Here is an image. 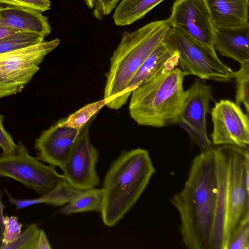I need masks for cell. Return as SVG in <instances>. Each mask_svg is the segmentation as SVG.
Here are the masks:
<instances>
[{"instance_id":"obj_7","label":"cell","mask_w":249,"mask_h":249,"mask_svg":"<svg viewBox=\"0 0 249 249\" xmlns=\"http://www.w3.org/2000/svg\"><path fill=\"white\" fill-rule=\"evenodd\" d=\"M59 43L56 38L0 54V98L20 91L39 70L45 56Z\"/></svg>"},{"instance_id":"obj_32","label":"cell","mask_w":249,"mask_h":249,"mask_svg":"<svg viewBox=\"0 0 249 249\" xmlns=\"http://www.w3.org/2000/svg\"><path fill=\"white\" fill-rule=\"evenodd\" d=\"M3 209L4 205L1 201L0 193V249L2 245V238L4 231L3 218L4 216L3 214Z\"/></svg>"},{"instance_id":"obj_3","label":"cell","mask_w":249,"mask_h":249,"mask_svg":"<svg viewBox=\"0 0 249 249\" xmlns=\"http://www.w3.org/2000/svg\"><path fill=\"white\" fill-rule=\"evenodd\" d=\"M148 151L137 148L123 151L110 164L102 188L103 224L116 225L142 195L155 173Z\"/></svg>"},{"instance_id":"obj_11","label":"cell","mask_w":249,"mask_h":249,"mask_svg":"<svg viewBox=\"0 0 249 249\" xmlns=\"http://www.w3.org/2000/svg\"><path fill=\"white\" fill-rule=\"evenodd\" d=\"M213 145H231L249 148V114L240 106L227 99L216 102L211 110Z\"/></svg>"},{"instance_id":"obj_4","label":"cell","mask_w":249,"mask_h":249,"mask_svg":"<svg viewBox=\"0 0 249 249\" xmlns=\"http://www.w3.org/2000/svg\"><path fill=\"white\" fill-rule=\"evenodd\" d=\"M168 19L152 21L132 32H124L110 59L104 98L112 109L123 107L128 98L126 89L148 56L164 40L170 29Z\"/></svg>"},{"instance_id":"obj_5","label":"cell","mask_w":249,"mask_h":249,"mask_svg":"<svg viewBox=\"0 0 249 249\" xmlns=\"http://www.w3.org/2000/svg\"><path fill=\"white\" fill-rule=\"evenodd\" d=\"M185 76L177 67L165 70L135 89L129 105L131 118L139 125L154 127L176 124L187 95Z\"/></svg>"},{"instance_id":"obj_16","label":"cell","mask_w":249,"mask_h":249,"mask_svg":"<svg viewBox=\"0 0 249 249\" xmlns=\"http://www.w3.org/2000/svg\"><path fill=\"white\" fill-rule=\"evenodd\" d=\"M213 48L240 64L249 62V23L232 27H214Z\"/></svg>"},{"instance_id":"obj_2","label":"cell","mask_w":249,"mask_h":249,"mask_svg":"<svg viewBox=\"0 0 249 249\" xmlns=\"http://www.w3.org/2000/svg\"><path fill=\"white\" fill-rule=\"evenodd\" d=\"M218 201L213 249H226L236 229L249 218V148L214 147Z\"/></svg>"},{"instance_id":"obj_22","label":"cell","mask_w":249,"mask_h":249,"mask_svg":"<svg viewBox=\"0 0 249 249\" xmlns=\"http://www.w3.org/2000/svg\"><path fill=\"white\" fill-rule=\"evenodd\" d=\"M80 191L63 178L52 190L39 198L41 203L60 206L71 202Z\"/></svg>"},{"instance_id":"obj_8","label":"cell","mask_w":249,"mask_h":249,"mask_svg":"<svg viewBox=\"0 0 249 249\" xmlns=\"http://www.w3.org/2000/svg\"><path fill=\"white\" fill-rule=\"evenodd\" d=\"M55 167L31 156L21 142H18L13 152L0 155V177L18 180L42 196L64 178Z\"/></svg>"},{"instance_id":"obj_15","label":"cell","mask_w":249,"mask_h":249,"mask_svg":"<svg viewBox=\"0 0 249 249\" xmlns=\"http://www.w3.org/2000/svg\"><path fill=\"white\" fill-rule=\"evenodd\" d=\"M43 13L32 8L0 5V27L36 33L45 38L52 29Z\"/></svg>"},{"instance_id":"obj_25","label":"cell","mask_w":249,"mask_h":249,"mask_svg":"<svg viewBox=\"0 0 249 249\" xmlns=\"http://www.w3.org/2000/svg\"><path fill=\"white\" fill-rule=\"evenodd\" d=\"M40 230L36 224H31L13 242L1 249H32Z\"/></svg>"},{"instance_id":"obj_10","label":"cell","mask_w":249,"mask_h":249,"mask_svg":"<svg viewBox=\"0 0 249 249\" xmlns=\"http://www.w3.org/2000/svg\"><path fill=\"white\" fill-rule=\"evenodd\" d=\"M187 95L178 122L189 134L201 152L213 148L207 131L206 115L212 98L211 86L196 81L186 90Z\"/></svg>"},{"instance_id":"obj_24","label":"cell","mask_w":249,"mask_h":249,"mask_svg":"<svg viewBox=\"0 0 249 249\" xmlns=\"http://www.w3.org/2000/svg\"><path fill=\"white\" fill-rule=\"evenodd\" d=\"M249 249V218L243 221L231 236L226 249Z\"/></svg>"},{"instance_id":"obj_12","label":"cell","mask_w":249,"mask_h":249,"mask_svg":"<svg viewBox=\"0 0 249 249\" xmlns=\"http://www.w3.org/2000/svg\"><path fill=\"white\" fill-rule=\"evenodd\" d=\"M167 19L171 27L214 50V28L203 0H175Z\"/></svg>"},{"instance_id":"obj_9","label":"cell","mask_w":249,"mask_h":249,"mask_svg":"<svg viewBox=\"0 0 249 249\" xmlns=\"http://www.w3.org/2000/svg\"><path fill=\"white\" fill-rule=\"evenodd\" d=\"M99 152L91 143L86 124L81 130L61 170L63 178L75 189L83 191L98 186L96 165Z\"/></svg>"},{"instance_id":"obj_26","label":"cell","mask_w":249,"mask_h":249,"mask_svg":"<svg viewBox=\"0 0 249 249\" xmlns=\"http://www.w3.org/2000/svg\"><path fill=\"white\" fill-rule=\"evenodd\" d=\"M120 0H84L88 7L92 10L93 17L99 20L109 14L115 8Z\"/></svg>"},{"instance_id":"obj_21","label":"cell","mask_w":249,"mask_h":249,"mask_svg":"<svg viewBox=\"0 0 249 249\" xmlns=\"http://www.w3.org/2000/svg\"><path fill=\"white\" fill-rule=\"evenodd\" d=\"M44 37L33 33L20 32L0 39V54L38 44Z\"/></svg>"},{"instance_id":"obj_1","label":"cell","mask_w":249,"mask_h":249,"mask_svg":"<svg viewBox=\"0 0 249 249\" xmlns=\"http://www.w3.org/2000/svg\"><path fill=\"white\" fill-rule=\"evenodd\" d=\"M217 201L214 147L195 157L183 189L170 199L180 217L179 231L186 248L213 249Z\"/></svg>"},{"instance_id":"obj_20","label":"cell","mask_w":249,"mask_h":249,"mask_svg":"<svg viewBox=\"0 0 249 249\" xmlns=\"http://www.w3.org/2000/svg\"><path fill=\"white\" fill-rule=\"evenodd\" d=\"M105 106H106V102L104 99L88 104L67 118L61 119L58 122L62 126L81 130L89 121Z\"/></svg>"},{"instance_id":"obj_28","label":"cell","mask_w":249,"mask_h":249,"mask_svg":"<svg viewBox=\"0 0 249 249\" xmlns=\"http://www.w3.org/2000/svg\"><path fill=\"white\" fill-rule=\"evenodd\" d=\"M0 4L32 8L42 12L51 8L49 0H0Z\"/></svg>"},{"instance_id":"obj_23","label":"cell","mask_w":249,"mask_h":249,"mask_svg":"<svg viewBox=\"0 0 249 249\" xmlns=\"http://www.w3.org/2000/svg\"><path fill=\"white\" fill-rule=\"evenodd\" d=\"M239 70L233 72L236 85L235 103L242 104L247 114L249 111V62L241 64Z\"/></svg>"},{"instance_id":"obj_17","label":"cell","mask_w":249,"mask_h":249,"mask_svg":"<svg viewBox=\"0 0 249 249\" xmlns=\"http://www.w3.org/2000/svg\"><path fill=\"white\" fill-rule=\"evenodd\" d=\"M214 27H232L249 23V0H203Z\"/></svg>"},{"instance_id":"obj_18","label":"cell","mask_w":249,"mask_h":249,"mask_svg":"<svg viewBox=\"0 0 249 249\" xmlns=\"http://www.w3.org/2000/svg\"><path fill=\"white\" fill-rule=\"evenodd\" d=\"M164 0H122L115 8L112 18L118 26L132 24L143 18Z\"/></svg>"},{"instance_id":"obj_13","label":"cell","mask_w":249,"mask_h":249,"mask_svg":"<svg viewBox=\"0 0 249 249\" xmlns=\"http://www.w3.org/2000/svg\"><path fill=\"white\" fill-rule=\"evenodd\" d=\"M81 130L62 126L57 121L36 139L35 147L37 152V157L41 161L61 169Z\"/></svg>"},{"instance_id":"obj_6","label":"cell","mask_w":249,"mask_h":249,"mask_svg":"<svg viewBox=\"0 0 249 249\" xmlns=\"http://www.w3.org/2000/svg\"><path fill=\"white\" fill-rule=\"evenodd\" d=\"M165 38L178 52V65L186 76L220 82L233 79V71L220 60L214 50L172 27Z\"/></svg>"},{"instance_id":"obj_29","label":"cell","mask_w":249,"mask_h":249,"mask_svg":"<svg viewBox=\"0 0 249 249\" xmlns=\"http://www.w3.org/2000/svg\"><path fill=\"white\" fill-rule=\"evenodd\" d=\"M3 116L0 114V146L3 153H10L15 150L17 144L14 142L11 135L5 129L3 125Z\"/></svg>"},{"instance_id":"obj_31","label":"cell","mask_w":249,"mask_h":249,"mask_svg":"<svg viewBox=\"0 0 249 249\" xmlns=\"http://www.w3.org/2000/svg\"><path fill=\"white\" fill-rule=\"evenodd\" d=\"M52 249L47 236L43 230H40L32 249Z\"/></svg>"},{"instance_id":"obj_14","label":"cell","mask_w":249,"mask_h":249,"mask_svg":"<svg viewBox=\"0 0 249 249\" xmlns=\"http://www.w3.org/2000/svg\"><path fill=\"white\" fill-rule=\"evenodd\" d=\"M178 65V52L165 38L143 62L132 78L126 89L127 97L129 98L135 89L163 71L174 69Z\"/></svg>"},{"instance_id":"obj_30","label":"cell","mask_w":249,"mask_h":249,"mask_svg":"<svg viewBox=\"0 0 249 249\" xmlns=\"http://www.w3.org/2000/svg\"><path fill=\"white\" fill-rule=\"evenodd\" d=\"M9 202L14 205L17 210H20L35 204L41 203L39 198L34 199H18L10 195L6 191Z\"/></svg>"},{"instance_id":"obj_33","label":"cell","mask_w":249,"mask_h":249,"mask_svg":"<svg viewBox=\"0 0 249 249\" xmlns=\"http://www.w3.org/2000/svg\"><path fill=\"white\" fill-rule=\"evenodd\" d=\"M18 32H20L12 29L0 27V39Z\"/></svg>"},{"instance_id":"obj_19","label":"cell","mask_w":249,"mask_h":249,"mask_svg":"<svg viewBox=\"0 0 249 249\" xmlns=\"http://www.w3.org/2000/svg\"><path fill=\"white\" fill-rule=\"evenodd\" d=\"M103 200L102 188L94 187L81 191L71 202L62 208L61 213L65 215L88 212L101 213Z\"/></svg>"},{"instance_id":"obj_27","label":"cell","mask_w":249,"mask_h":249,"mask_svg":"<svg viewBox=\"0 0 249 249\" xmlns=\"http://www.w3.org/2000/svg\"><path fill=\"white\" fill-rule=\"evenodd\" d=\"M4 231L2 238V245L4 246L15 241L21 233L22 225L18 221L17 217L4 216L3 218Z\"/></svg>"}]
</instances>
